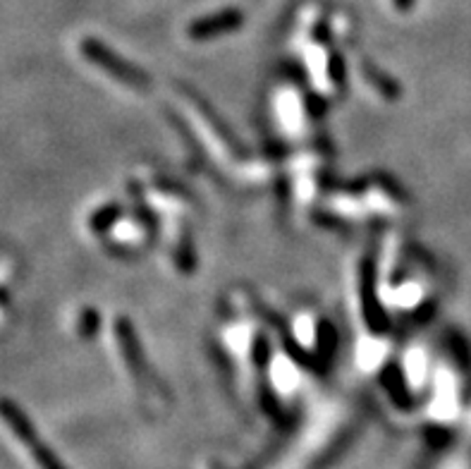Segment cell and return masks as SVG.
I'll use <instances>...</instances> for the list:
<instances>
[{
  "label": "cell",
  "mask_w": 471,
  "mask_h": 469,
  "mask_svg": "<svg viewBox=\"0 0 471 469\" xmlns=\"http://www.w3.org/2000/svg\"><path fill=\"white\" fill-rule=\"evenodd\" d=\"M411 3H414V0H395V7H398V10H410L411 7Z\"/></svg>",
  "instance_id": "277c9868"
},
{
  "label": "cell",
  "mask_w": 471,
  "mask_h": 469,
  "mask_svg": "<svg viewBox=\"0 0 471 469\" xmlns=\"http://www.w3.org/2000/svg\"><path fill=\"white\" fill-rule=\"evenodd\" d=\"M242 24V13L240 10H222L209 17L194 20L189 24V36L192 39H213L218 34H228Z\"/></svg>",
  "instance_id": "3957f363"
},
{
  "label": "cell",
  "mask_w": 471,
  "mask_h": 469,
  "mask_svg": "<svg viewBox=\"0 0 471 469\" xmlns=\"http://www.w3.org/2000/svg\"><path fill=\"white\" fill-rule=\"evenodd\" d=\"M0 416L5 419L7 426H10L14 434L20 436L22 441L27 443V448L34 450V455H36V460H39L41 467H43V469H62L61 463H58V460L53 457V453L41 445V441L36 438L34 426H32V422L27 419V415H24V412L17 407V402L7 400V397H0Z\"/></svg>",
  "instance_id": "7a4b0ae2"
},
{
  "label": "cell",
  "mask_w": 471,
  "mask_h": 469,
  "mask_svg": "<svg viewBox=\"0 0 471 469\" xmlns=\"http://www.w3.org/2000/svg\"><path fill=\"white\" fill-rule=\"evenodd\" d=\"M80 51H81V55L87 58V61H91L96 67L106 70L110 77L120 80L122 84H127V87H135V89L146 87V74L139 72L137 67L127 65V62L122 61L120 55H115L110 48L103 46L101 41L81 39Z\"/></svg>",
  "instance_id": "6da1fadb"
}]
</instances>
